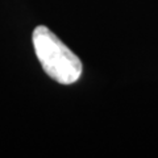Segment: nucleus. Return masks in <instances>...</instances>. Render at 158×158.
<instances>
[{"instance_id": "obj_1", "label": "nucleus", "mask_w": 158, "mask_h": 158, "mask_svg": "<svg viewBox=\"0 0 158 158\" xmlns=\"http://www.w3.org/2000/svg\"><path fill=\"white\" fill-rule=\"evenodd\" d=\"M32 40L38 61L52 79L62 85H71L81 78V59L49 28L37 27Z\"/></svg>"}]
</instances>
